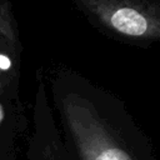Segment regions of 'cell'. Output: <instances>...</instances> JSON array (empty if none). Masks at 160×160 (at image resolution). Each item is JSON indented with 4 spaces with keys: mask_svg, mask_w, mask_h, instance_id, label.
<instances>
[{
    "mask_svg": "<svg viewBox=\"0 0 160 160\" xmlns=\"http://www.w3.org/2000/svg\"><path fill=\"white\" fill-rule=\"evenodd\" d=\"M52 96L75 160H158L151 140L114 92L69 70L55 79Z\"/></svg>",
    "mask_w": 160,
    "mask_h": 160,
    "instance_id": "6da1fadb",
    "label": "cell"
},
{
    "mask_svg": "<svg viewBox=\"0 0 160 160\" xmlns=\"http://www.w3.org/2000/svg\"><path fill=\"white\" fill-rule=\"evenodd\" d=\"M70 1L108 39L145 50L160 48V0Z\"/></svg>",
    "mask_w": 160,
    "mask_h": 160,
    "instance_id": "7a4b0ae2",
    "label": "cell"
},
{
    "mask_svg": "<svg viewBox=\"0 0 160 160\" xmlns=\"http://www.w3.org/2000/svg\"><path fill=\"white\" fill-rule=\"evenodd\" d=\"M25 155L28 160H75L64 142L42 86L36 100L34 130Z\"/></svg>",
    "mask_w": 160,
    "mask_h": 160,
    "instance_id": "3957f363",
    "label": "cell"
},
{
    "mask_svg": "<svg viewBox=\"0 0 160 160\" xmlns=\"http://www.w3.org/2000/svg\"><path fill=\"white\" fill-rule=\"evenodd\" d=\"M0 32L10 41V44H15L14 30L9 18V11L8 9H2V8L0 9Z\"/></svg>",
    "mask_w": 160,
    "mask_h": 160,
    "instance_id": "277c9868",
    "label": "cell"
},
{
    "mask_svg": "<svg viewBox=\"0 0 160 160\" xmlns=\"http://www.w3.org/2000/svg\"><path fill=\"white\" fill-rule=\"evenodd\" d=\"M9 60L5 58V56H2V55H0V69H8L9 68Z\"/></svg>",
    "mask_w": 160,
    "mask_h": 160,
    "instance_id": "5b68a950",
    "label": "cell"
},
{
    "mask_svg": "<svg viewBox=\"0 0 160 160\" xmlns=\"http://www.w3.org/2000/svg\"><path fill=\"white\" fill-rule=\"evenodd\" d=\"M1 91H2V84H1V81H0V94H1Z\"/></svg>",
    "mask_w": 160,
    "mask_h": 160,
    "instance_id": "8992f818",
    "label": "cell"
},
{
    "mask_svg": "<svg viewBox=\"0 0 160 160\" xmlns=\"http://www.w3.org/2000/svg\"><path fill=\"white\" fill-rule=\"evenodd\" d=\"M0 119H1V111H0Z\"/></svg>",
    "mask_w": 160,
    "mask_h": 160,
    "instance_id": "52a82bcc",
    "label": "cell"
}]
</instances>
